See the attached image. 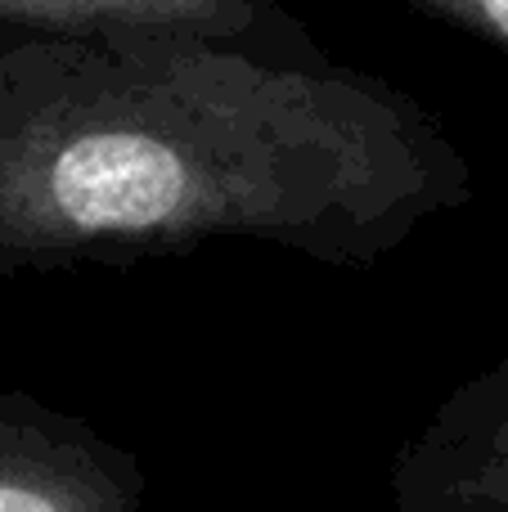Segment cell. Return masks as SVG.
Segmentation results:
<instances>
[{
	"instance_id": "6da1fadb",
	"label": "cell",
	"mask_w": 508,
	"mask_h": 512,
	"mask_svg": "<svg viewBox=\"0 0 508 512\" xmlns=\"http://www.w3.org/2000/svg\"><path fill=\"white\" fill-rule=\"evenodd\" d=\"M473 203L446 126L324 50L0 27V270L248 239L369 270Z\"/></svg>"
},
{
	"instance_id": "7a4b0ae2",
	"label": "cell",
	"mask_w": 508,
	"mask_h": 512,
	"mask_svg": "<svg viewBox=\"0 0 508 512\" xmlns=\"http://www.w3.org/2000/svg\"><path fill=\"white\" fill-rule=\"evenodd\" d=\"M0 512H149V477L81 414L0 387Z\"/></svg>"
},
{
	"instance_id": "3957f363",
	"label": "cell",
	"mask_w": 508,
	"mask_h": 512,
	"mask_svg": "<svg viewBox=\"0 0 508 512\" xmlns=\"http://www.w3.org/2000/svg\"><path fill=\"white\" fill-rule=\"evenodd\" d=\"M387 512H508V355L410 432L387 472Z\"/></svg>"
},
{
	"instance_id": "277c9868",
	"label": "cell",
	"mask_w": 508,
	"mask_h": 512,
	"mask_svg": "<svg viewBox=\"0 0 508 512\" xmlns=\"http://www.w3.org/2000/svg\"><path fill=\"white\" fill-rule=\"evenodd\" d=\"M14 32H194L315 54L320 45L275 0H0Z\"/></svg>"
},
{
	"instance_id": "5b68a950",
	"label": "cell",
	"mask_w": 508,
	"mask_h": 512,
	"mask_svg": "<svg viewBox=\"0 0 508 512\" xmlns=\"http://www.w3.org/2000/svg\"><path fill=\"white\" fill-rule=\"evenodd\" d=\"M414 5L508 50V0H414Z\"/></svg>"
}]
</instances>
